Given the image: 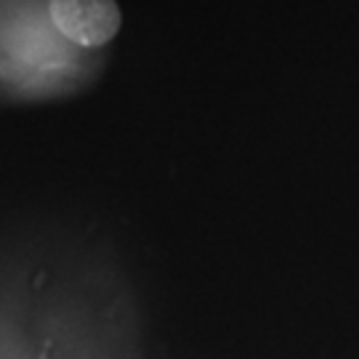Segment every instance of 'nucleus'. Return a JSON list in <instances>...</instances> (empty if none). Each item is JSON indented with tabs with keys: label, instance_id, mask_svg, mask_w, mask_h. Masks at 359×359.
Here are the masks:
<instances>
[{
	"label": "nucleus",
	"instance_id": "obj_1",
	"mask_svg": "<svg viewBox=\"0 0 359 359\" xmlns=\"http://www.w3.org/2000/svg\"><path fill=\"white\" fill-rule=\"evenodd\" d=\"M51 19L67 40L86 48L107 46L123 25L115 0H51Z\"/></svg>",
	"mask_w": 359,
	"mask_h": 359
}]
</instances>
